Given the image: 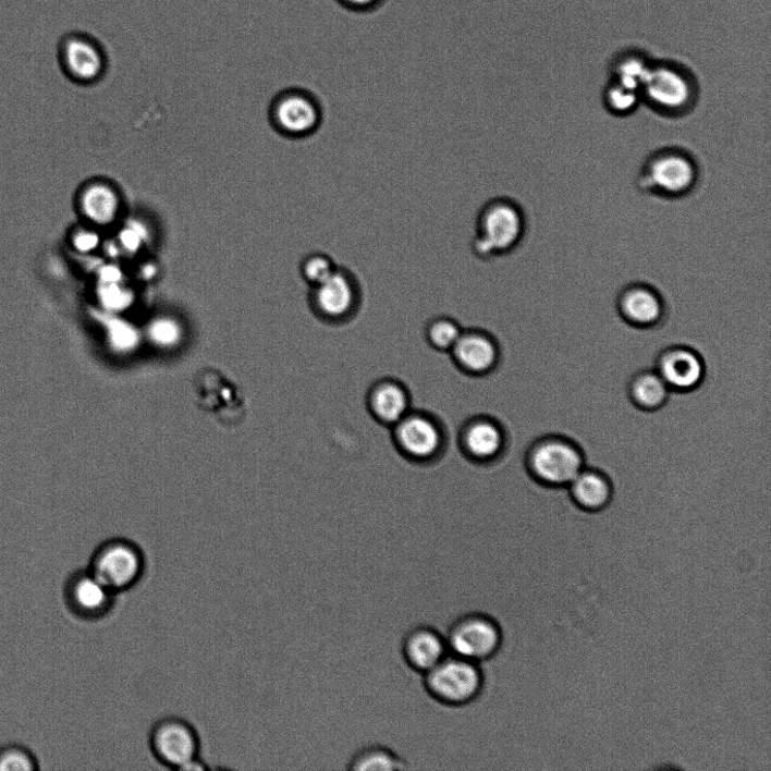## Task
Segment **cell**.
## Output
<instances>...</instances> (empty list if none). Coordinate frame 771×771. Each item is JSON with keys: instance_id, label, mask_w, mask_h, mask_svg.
<instances>
[{"instance_id": "1", "label": "cell", "mask_w": 771, "mask_h": 771, "mask_svg": "<svg viewBox=\"0 0 771 771\" xmlns=\"http://www.w3.org/2000/svg\"><path fill=\"white\" fill-rule=\"evenodd\" d=\"M596 395L564 429L541 435L530 442L524 452V466L536 481L550 487H567L586 467L584 452L572 431L591 408Z\"/></svg>"}, {"instance_id": "2", "label": "cell", "mask_w": 771, "mask_h": 771, "mask_svg": "<svg viewBox=\"0 0 771 771\" xmlns=\"http://www.w3.org/2000/svg\"><path fill=\"white\" fill-rule=\"evenodd\" d=\"M526 211L513 198L493 197L479 208L470 248L480 261L488 262L513 254L526 236Z\"/></svg>"}, {"instance_id": "3", "label": "cell", "mask_w": 771, "mask_h": 771, "mask_svg": "<svg viewBox=\"0 0 771 771\" xmlns=\"http://www.w3.org/2000/svg\"><path fill=\"white\" fill-rule=\"evenodd\" d=\"M421 686L427 697L439 705L462 708L481 697L485 672L480 664L449 653L423 674Z\"/></svg>"}, {"instance_id": "4", "label": "cell", "mask_w": 771, "mask_h": 771, "mask_svg": "<svg viewBox=\"0 0 771 771\" xmlns=\"http://www.w3.org/2000/svg\"><path fill=\"white\" fill-rule=\"evenodd\" d=\"M444 635L451 654L480 665L495 658L504 644V631L500 622L481 610L457 615Z\"/></svg>"}, {"instance_id": "5", "label": "cell", "mask_w": 771, "mask_h": 771, "mask_svg": "<svg viewBox=\"0 0 771 771\" xmlns=\"http://www.w3.org/2000/svg\"><path fill=\"white\" fill-rule=\"evenodd\" d=\"M641 101L666 117L690 112L698 99V86L693 75L670 63L651 64L640 87Z\"/></svg>"}, {"instance_id": "6", "label": "cell", "mask_w": 771, "mask_h": 771, "mask_svg": "<svg viewBox=\"0 0 771 771\" xmlns=\"http://www.w3.org/2000/svg\"><path fill=\"white\" fill-rule=\"evenodd\" d=\"M699 169L692 156L678 148H664L646 160L638 176L639 187L653 195L678 198L697 186Z\"/></svg>"}, {"instance_id": "7", "label": "cell", "mask_w": 771, "mask_h": 771, "mask_svg": "<svg viewBox=\"0 0 771 771\" xmlns=\"http://www.w3.org/2000/svg\"><path fill=\"white\" fill-rule=\"evenodd\" d=\"M109 590L118 595L134 588L145 572L143 550L134 541L113 538L91 554L88 567Z\"/></svg>"}, {"instance_id": "8", "label": "cell", "mask_w": 771, "mask_h": 771, "mask_svg": "<svg viewBox=\"0 0 771 771\" xmlns=\"http://www.w3.org/2000/svg\"><path fill=\"white\" fill-rule=\"evenodd\" d=\"M363 299L358 276L350 268L338 266L328 280L311 287L308 303L322 321L342 323L353 319Z\"/></svg>"}, {"instance_id": "9", "label": "cell", "mask_w": 771, "mask_h": 771, "mask_svg": "<svg viewBox=\"0 0 771 771\" xmlns=\"http://www.w3.org/2000/svg\"><path fill=\"white\" fill-rule=\"evenodd\" d=\"M392 429L393 443L399 453L415 464L437 461L446 445L445 430L433 415L411 411Z\"/></svg>"}, {"instance_id": "10", "label": "cell", "mask_w": 771, "mask_h": 771, "mask_svg": "<svg viewBox=\"0 0 771 771\" xmlns=\"http://www.w3.org/2000/svg\"><path fill=\"white\" fill-rule=\"evenodd\" d=\"M149 748L168 768L187 771L199 759L200 742L195 727L179 718H166L151 727Z\"/></svg>"}, {"instance_id": "11", "label": "cell", "mask_w": 771, "mask_h": 771, "mask_svg": "<svg viewBox=\"0 0 771 771\" xmlns=\"http://www.w3.org/2000/svg\"><path fill=\"white\" fill-rule=\"evenodd\" d=\"M726 323H720L697 346L673 345L661 352L654 368L672 392H690L702 383L707 372L703 351Z\"/></svg>"}, {"instance_id": "12", "label": "cell", "mask_w": 771, "mask_h": 771, "mask_svg": "<svg viewBox=\"0 0 771 771\" xmlns=\"http://www.w3.org/2000/svg\"><path fill=\"white\" fill-rule=\"evenodd\" d=\"M277 128L287 137L302 139L316 135L322 127L325 111L310 90L292 88L277 99L272 109Z\"/></svg>"}, {"instance_id": "13", "label": "cell", "mask_w": 771, "mask_h": 771, "mask_svg": "<svg viewBox=\"0 0 771 771\" xmlns=\"http://www.w3.org/2000/svg\"><path fill=\"white\" fill-rule=\"evenodd\" d=\"M58 59L64 73L82 84L100 81L108 66L103 46L95 37L79 30L61 37L58 44Z\"/></svg>"}, {"instance_id": "14", "label": "cell", "mask_w": 771, "mask_h": 771, "mask_svg": "<svg viewBox=\"0 0 771 771\" xmlns=\"http://www.w3.org/2000/svg\"><path fill=\"white\" fill-rule=\"evenodd\" d=\"M458 445L462 453L475 464H493L509 449L507 431L497 418L476 416L461 427Z\"/></svg>"}, {"instance_id": "15", "label": "cell", "mask_w": 771, "mask_h": 771, "mask_svg": "<svg viewBox=\"0 0 771 771\" xmlns=\"http://www.w3.org/2000/svg\"><path fill=\"white\" fill-rule=\"evenodd\" d=\"M65 602L77 619L103 620L114 605L115 593L88 568L74 572L65 584Z\"/></svg>"}, {"instance_id": "16", "label": "cell", "mask_w": 771, "mask_h": 771, "mask_svg": "<svg viewBox=\"0 0 771 771\" xmlns=\"http://www.w3.org/2000/svg\"><path fill=\"white\" fill-rule=\"evenodd\" d=\"M615 307L628 325L649 329L659 326L668 315V299L661 291L646 283H631L615 297Z\"/></svg>"}, {"instance_id": "17", "label": "cell", "mask_w": 771, "mask_h": 771, "mask_svg": "<svg viewBox=\"0 0 771 771\" xmlns=\"http://www.w3.org/2000/svg\"><path fill=\"white\" fill-rule=\"evenodd\" d=\"M462 374L485 377L499 367L501 347L497 338L484 330H464L449 353Z\"/></svg>"}, {"instance_id": "18", "label": "cell", "mask_w": 771, "mask_h": 771, "mask_svg": "<svg viewBox=\"0 0 771 771\" xmlns=\"http://www.w3.org/2000/svg\"><path fill=\"white\" fill-rule=\"evenodd\" d=\"M399 650L401 661L420 677L450 653L443 632L427 624L409 627L400 638Z\"/></svg>"}, {"instance_id": "19", "label": "cell", "mask_w": 771, "mask_h": 771, "mask_svg": "<svg viewBox=\"0 0 771 771\" xmlns=\"http://www.w3.org/2000/svg\"><path fill=\"white\" fill-rule=\"evenodd\" d=\"M367 408L378 423L391 428L412 411V396L403 382L382 379L369 389Z\"/></svg>"}, {"instance_id": "20", "label": "cell", "mask_w": 771, "mask_h": 771, "mask_svg": "<svg viewBox=\"0 0 771 771\" xmlns=\"http://www.w3.org/2000/svg\"><path fill=\"white\" fill-rule=\"evenodd\" d=\"M572 501L586 512H600L611 502L613 486L600 468L586 466L567 486Z\"/></svg>"}, {"instance_id": "21", "label": "cell", "mask_w": 771, "mask_h": 771, "mask_svg": "<svg viewBox=\"0 0 771 771\" xmlns=\"http://www.w3.org/2000/svg\"><path fill=\"white\" fill-rule=\"evenodd\" d=\"M83 218L95 228L113 224L121 211L119 193L106 182H91L79 195Z\"/></svg>"}, {"instance_id": "22", "label": "cell", "mask_w": 771, "mask_h": 771, "mask_svg": "<svg viewBox=\"0 0 771 771\" xmlns=\"http://www.w3.org/2000/svg\"><path fill=\"white\" fill-rule=\"evenodd\" d=\"M671 392L656 368L641 369L632 378L628 386L632 403L647 412L662 408L668 403Z\"/></svg>"}, {"instance_id": "23", "label": "cell", "mask_w": 771, "mask_h": 771, "mask_svg": "<svg viewBox=\"0 0 771 771\" xmlns=\"http://www.w3.org/2000/svg\"><path fill=\"white\" fill-rule=\"evenodd\" d=\"M345 768L351 771H395L409 768L408 761L390 746L367 745L350 756Z\"/></svg>"}, {"instance_id": "24", "label": "cell", "mask_w": 771, "mask_h": 771, "mask_svg": "<svg viewBox=\"0 0 771 771\" xmlns=\"http://www.w3.org/2000/svg\"><path fill=\"white\" fill-rule=\"evenodd\" d=\"M464 329L460 323L450 317H437L431 319L425 328V336L428 345L441 353H450Z\"/></svg>"}, {"instance_id": "25", "label": "cell", "mask_w": 771, "mask_h": 771, "mask_svg": "<svg viewBox=\"0 0 771 771\" xmlns=\"http://www.w3.org/2000/svg\"><path fill=\"white\" fill-rule=\"evenodd\" d=\"M641 102L640 91L612 79L603 91V105L613 115L632 114Z\"/></svg>"}, {"instance_id": "26", "label": "cell", "mask_w": 771, "mask_h": 771, "mask_svg": "<svg viewBox=\"0 0 771 771\" xmlns=\"http://www.w3.org/2000/svg\"><path fill=\"white\" fill-rule=\"evenodd\" d=\"M338 266L330 255L317 252L303 259L299 271L304 282L311 289L328 280Z\"/></svg>"}, {"instance_id": "27", "label": "cell", "mask_w": 771, "mask_h": 771, "mask_svg": "<svg viewBox=\"0 0 771 771\" xmlns=\"http://www.w3.org/2000/svg\"><path fill=\"white\" fill-rule=\"evenodd\" d=\"M36 770H39V761L27 748L20 745L0 748V771Z\"/></svg>"}, {"instance_id": "28", "label": "cell", "mask_w": 771, "mask_h": 771, "mask_svg": "<svg viewBox=\"0 0 771 771\" xmlns=\"http://www.w3.org/2000/svg\"><path fill=\"white\" fill-rule=\"evenodd\" d=\"M181 330L175 321L170 318L154 320L148 329L152 344L159 347H171L180 339Z\"/></svg>"}, {"instance_id": "29", "label": "cell", "mask_w": 771, "mask_h": 771, "mask_svg": "<svg viewBox=\"0 0 771 771\" xmlns=\"http://www.w3.org/2000/svg\"><path fill=\"white\" fill-rule=\"evenodd\" d=\"M118 246L127 254H138L148 241L146 228L137 222H132L120 231Z\"/></svg>"}, {"instance_id": "30", "label": "cell", "mask_w": 771, "mask_h": 771, "mask_svg": "<svg viewBox=\"0 0 771 771\" xmlns=\"http://www.w3.org/2000/svg\"><path fill=\"white\" fill-rule=\"evenodd\" d=\"M94 228H79L73 232L71 236V244L76 253L81 255H89L100 248L101 236Z\"/></svg>"}, {"instance_id": "31", "label": "cell", "mask_w": 771, "mask_h": 771, "mask_svg": "<svg viewBox=\"0 0 771 771\" xmlns=\"http://www.w3.org/2000/svg\"><path fill=\"white\" fill-rule=\"evenodd\" d=\"M339 4L354 12H371L378 10L384 0H336Z\"/></svg>"}]
</instances>
